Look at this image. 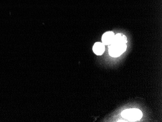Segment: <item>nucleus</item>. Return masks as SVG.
<instances>
[{"label": "nucleus", "instance_id": "f257e3e1", "mask_svg": "<svg viewBox=\"0 0 162 122\" xmlns=\"http://www.w3.org/2000/svg\"><path fill=\"white\" fill-rule=\"evenodd\" d=\"M127 49L126 44L112 43L109 47V54L114 58L119 57Z\"/></svg>", "mask_w": 162, "mask_h": 122}, {"label": "nucleus", "instance_id": "f03ea898", "mask_svg": "<svg viewBox=\"0 0 162 122\" xmlns=\"http://www.w3.org/2000/svg\"><path fill=\"white\" fill-rule=\"evenodd\" d=\"M122 116L130 121H138L142 117V113L139 109H126L122 112Z\"/></svg>", "mask_w": 162, "mask_h": 122}, {"label": "nucleus", "instance_id": "7ed1b4c3", "mask_svg": "<svg viewBox=\"0 0 162 122\" xmlns=\"http://www.w3.org/2000/svg\"><path fill=\"white\" fill-rule=\"evenodd\" d=\"M115 35L112 32H107L103 35L102 37V44L104 45H110L114 41Z\"/></svg>", "mask_w": 162, "mask_h": 122}, {"label": "nucleus", "instance_id": "20e7f679", "mask_svg": "<svg viewBox=\"0 0 162 122\" xmlns=\"http://www.w3.org/2000/svg\"><path fill=\"white\" fill-rule=\"evenodd\" d=\"M105 45L101 42H96L93 46V52L97 55H102L105 51Z\"/></svg>", "mask_w": 162, "mask_h": 122}, {"label": "nucleus", "instance_id": "39448f33", "mask_svg": "<svg viewBox=\"0 0 162 122\" xmlns=\"http://www.w3.org/2000/svg\"><path fill=\"white\" fill-rule=\"evenodd\" d=\"M127 42V38L125 35H122V34H117L115 35L113 43L126 44Z\"/></svg>", "mask_w": 162, "mask_h": 122}]
</instances>
